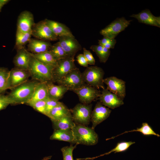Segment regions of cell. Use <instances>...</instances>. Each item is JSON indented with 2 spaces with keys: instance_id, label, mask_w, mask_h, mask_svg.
<instances>
[{
  "instance_id": "obj_1",
  "label": "cell",
  "mask_w": 160,
  "mask_h": 160,
  "mask_svg": "<svg viewBox=\"0 0 160 160\" xmlns=\"http://www.w3.org/2000/svg\"><path fill=\"white\" fill-rule=\"evenodd\" d=\"M39 82L28 80L11 89L7 95L11 104H26L31 99L35 89Z\"/></svg>"
},
{
  "instance_id": "obj_2",
  "label": "cell",
  "mask_w": 160,
  "mask_h": 160,
  "mask_svg": "<svg viewBox=\"0 0 160 160\" xmlns=\"http://www.w3.org/2000/svg\"><path fill=\"white\" fill-rule=\"evenodd\" d=\"M31 55L28 69L30 77L33 80L39 82H52V71L53 68L43 64Z\"/></svg>"
},
{
  "instance_id": "obj_3",
  "label": "cell",
  "mask_w": 160,
  "mask_h": 160,
  "mask_svg": "<svg viewBox=\"0 0 160 160\" xmlns=\"http://www.w3.org/2000/svg\"><path fill=\"white\" fill-rule=\"evenodd\" d=\"M72 129L73 135V143L92 145L96 144L98 142V135L92 128L76 124Z\"/></svg>"
},
{
  "instance_id": "obj_4",
  "label": "cell",
  "mask_w": 160,
  "mask_h": 160,
  "mask_svg": "<svg viewBox=\"0 0 160 160\" xmlns=\"http://www.w3.org/2000/svg\"><path fill=\"white\" fill-rule=\"evenodd\" d=\"M105 72L101 67L97 66L88 67L82 73L84 83L98 89H105L103 82Z\"/></svg>"
},
{
  "instance_id": "obj_5",
  "label": "cell",
  "mask_w": 160,
  "mask_h": 160,
  "mask_svg": "<svg viewBox=\"0 0 160 160\" xmlns=\"http://www.w3.org/2000/svg\"><path fill=\"white\" fill-rule=\"evenodd\" d=\"M74 57H67L57 61L56 65L52 71V82L58 83L67 74L77 68Z\"/></svg>"
},
{
  "instance_id": "obj_6",
  "label": "cell",
  "mask_w": 160,
  "mask_h": 160,
  "mask_svg": "<svg viewBox=\"0 0 160 160\" xmlns=\"http://www.w3.org/2000/svg\"><path fill=\"white\" fill-rule=\"evenodd\" d=\"M92 105L77 104L70 109L73 120L76 124L86 126L91 121Z\"/></svg>"
},
{
  "instance_id": "obj_7",
  "label": "cell",
  "mask_w": 160,
  "mask_h": 160,
  "mask_svg": "<svg viewBox=\"0 0 160 160\" xmlns=\"http://www.w3.org/2000/svg\"><path fill=\"white\" fill-rule=\"evenodd\" d=\"M57 83L66 87L68 90L72 91L85 84L82 79V73L77 67L69 72Z\"/></svg>"
},
{
  "instance_id": "obj_8",
  "label": "cell",
  "mask_w": 160,
  "mask_h": 160,
  "mask_svg": "<svg viewBox=\"0 0 160 160\" xmlns=\"http://www.w3.org/2000/svg\"><path fill=\"white\" fill-rule=\"evenodd\" d=\"M132 20H127L124 17L117 18L100 31L104 36L114 39L121 32L124 31L130 24Z\"/></svg>"
},
{
  "instance_id": "obj_9",
  "label": "cell",
  "mask_w": 160,
  "mask_h": 160,
  "mask_svg": "<svg viewBox=\"0 0 160 160\" xmlns=\"http://www.w3.org/2000/svg\"><path fill=\"white\" fill-rule=\"evenodd\" d=\"M31 31L32 36L38 39L49 41L58 39V37L53 32L44 20L35 23Z\"/></svg>"
},
{
  "instance_id": "obj_10",
  "label": "cell",
  "mask_w": 160,
  "mask_h": 160,
  "mask_svg": "<svg viewBox=\"0 0 160 160\" xmlns=\"http://www.w3.org/2000/svg\"><path fill=\"white\" fill-rule=\"evenodd\" d=\"M72 91L77 95L80 102L85 104H90L98 98L101 93L99 89L85 84Z\"/></svg>"
},
{
  "instance_id": "obj_11",
  "label": "cell",
  "mask_w": 160,
  "mask_h": 160,
  "mask_svg": "<svg viewBox=\"0 0 160 160\" xmlns=\"http://www.w3.org/2000/svg\"><path fill=\"white\" fill-rule=\"evenodd\" d=\"M103 82L107 89L123 100L126 95V82L114 76L104 79Z\"/></svg>"
},
{
  "instance_id": "obj_12",
  "label": "cell",
  "mask_w": 160,
  "mask_h": 160,
  "mask_svg": "<svg viewBox=\"0 0 160 160\" xmlns=\"http://www.w3.org/2000/svg\"><path fill=\"white\" fill-rule=\"evenodd\" d=\"M59 44L68 57H74L76 53L81 49V47L74 36L58 37Z\"/></svg>"
},
{
  "instance_id": "obj_13",
  "label": "cell",
  "mask_w": 160,
  "mask_h": 160,
  "mask_svg": "<svg viewBox=\"0 0 160 160\" xmlns=\"http://www.w3.org/2000/svg\"><path fill=\"white\" fill-rule=\"evenodd\" d=\"M30 77L27 70L15 68L9 71V89H11L28 80Z\"/></svg>"
},
{
  "instance_id": "obj_14",
  "label": "cell",
  "mask_w": 160,
  "mask_h": 160,
  "mask_svg": "<svg viewBox=\"0 0 160 160\" xmlns=\"http://www.w3.org/2000/svg\"><path fill=\"white\" fill-rule=\"evenodd\" d=\"M111 112V110L104 106L100 102H97L91 113L92 128L94 129L97 125L109 117Z\"/></svg>"
},
{
  "instance_id": "obj_15",
  "label": "cell",
  "mask_w": 160,
  "mask_h": 160,
  "mask_svg": "<svg viewBox=\"0 0 160 160\" xmlns=\"http://www.w3.org/2000/svg\"><path fill=\"white\" fill-rule=\"evenodd\" d=\"M98 98L103 105L112 109L119 107L124 104L123 100L107 89H103Z\"/></svg>"
},
{
  "instance_id": "obj_16",
  "label": "cell",
  "mask_w": 160,
  "mask_h": 160,
  "mask_svg": "<svg viewBox=\"0 0 160 160\" xmlns=\"http://www.w3.org/2000/svg\"><path fill=\"white\" fill-rule=\"evenodd\" d=\"M35 23L32 13L28 11H24L18 16L17 30L23 32H30Z\"/></svg>"
},
{
  "instance_id": "obj_17",
  "label": "cell",
  "mask_w": 160,
  "mask_h": 160,
  "mask_svg": "<svg viewBox=\"0 0 160 160\" xmlns=\"http://www.w3.org/2000/svg\"><path fill=\"white\" fill-rule=\"evenodd\" d=\"M31 57L30 52L25 47L17 50L13 61L15 68L28 70Z\"/></svg>"
},
{
  "instance_id": "obj_18",
  "label": "cell",
  "mask_w": 160,
  "mask_h": 160,
  "mask_svg": "<svg viewBox=\"0 0 160 160\" xmlns=\"http://www.w3.org/2000/svg\"><path fill=\"white\" fill-rule=\"evenodd\" d=\"M130 16L137 19L140 23L160 27V16H154L148 9L143 10L138 14H133Z\"/></svg>"
},
{
  "instance_id": "obj_19",
  "label": "cell",
  "mask_w": 160,
  "mask_h": 160,
  "mask_svg": "<svg viewBox=\"0 0 160 160\" xmlns=\"http://www.w3.org/2000/svg\"><path fill=\"white\" fill-rule=\"evenodd\" d=\"M52 45L49 41L31 39L28 43L27 50L33 54H39L49 51Z\"/></svg>"
},
{
  "instance_id": "obj_20",
  "label": "cell",
  "mask_w": 160,
  "mask_h": 160,
  "mask_svg": "<svg viewBox=\"0 0 160 160\" xmlns=\"http://www.w3.org/2000/svg\"><path fill=\"white\" fill-rule=\"evenodd\" d=\"M44 20L53 32L58 37L62 36H74L70 29L65 25L47 19Z\"/></svg>"
},
{
  "instance_id": "obj_21",
  "label": "cell",
  "mask_w": 160,
  "mask_h": 160,
  "mask_svg": "<svg viewBox=\"0 0 160 160\" xmlns=\"http://www.w3.org/2000/svg\"><path fill=\"white\" fill-rule=\"evenodd\" d=\"M47 86L48 98L51 99L59 101L68 91L64 86L55 85L51 81L47 82Z\"/></svg>"
},
{
  "instance_id": "obj_22",
  "label": "cell",
  "mask_w": 160,
  "mask_h": 160,
  "mask_svg": "<svg viewBox=\"0 0 160 160\" xmlns=\"http://www.w3.org/2000/svg\"><path fill=\"white\" fill-rule=\"evenodd\" d=\"M48 98L47 83L39 82L36 86L33 94L30 100L26 104H29Z\"/></svg>"
},
{
  "instance_id": "obj_23",
  "label": "cell",
  "mask_w": 160,
  "mask_h": 160,
  "mask_svg": "<svg viewBox=\"0 0 160 160\" xmlns=\"http://www.w3.org/2000/svg\"><path fill=\"white\" fill-rule=\"evenodd\" d=\"M71 114L70 110L61 102L53 108L47 116L51 119L52 122L57 121L63 117Z\"/></svg>"
},
{
  "instance_id": "obj_24",
  "label": "cell",
  "mask_w": 160,
  "mask_h": 160,
  "mask_svg": "<svg viewBox=\"0 0 160 160\" xmlns=\"http://www.w3.org/2000/svg\"><path fill=\"white\" fill-rule=\"evenodd\" d=\"M50 139L73 143V132L71 129H55L50 137Z\"/></svg>"
},
{
  "instance_id": "obj_25",
  "label": "cell",
  "mask_w": 160,
  "mask_h": 160,
  "mask_svg": "<svg viewBox=\"0 0 160 160\" xmlns=\"http://www.w3.org/2000/svg\"><path fill=\"white\" fill-rule=\"evenodd\" d=\"M30 53L32 56L47 65L54 68L57 64V61L49 51L37 54Z\"/></svg>"
},
{
  "instance_id": "obj_26",
  "label": "cell",
  "mask_w": 160,
  "mask_h": 160,
  "mask_svg": "<svg viewBox=\"0 0 160 160\" xmlns=\"http://www.w3.org/2000/svg\"><path fill=\"white\" fill-rule=\"evenodd\" d=\"M55 129H72L76 125L70 114L63 117L60 119L52 122Z\"/></svg>"
},
{
  "instance_id": "obj_27",
  "label": "cell",
  "mask_w": 160,
  "mask_h": 160,
  "mask_svg": "<svg viewBox=\"0 0 160 160\" xmlns=\"http://www.w3.org/2000/svg\"><path fill=\"white\" fill-rule=\"evenodd\" d=\"M31 31L23 32L17 30L16 34V41L15 47L17 50L25 47V46L31 39Z\"/></svg>"
},
{
  "instance_id": "obj_28",
  "label": "cell",
  "mask_w": 160,
  "mask_h": 160,
  "mask_svg": "<svg viewBox=\"0 0 160 160\" xmlns=\"http://www.w3.org/2000/svg\"><path fill=\"white\" fill-rule=\"evenodd\" d=\"M135 132H139L144 135H153L156 136L158 137H160V135L156 133L148 123L144 122L142 123V126L139 128H137L136 129H133L130 131H126L119 135L107 139L106 140L113 139L119 135H122L125 133Z\"/></svg>"
},
{
  "instance_id": "obj_29",
  "label": "cell",
  "mask_w": 160,
  "mask_h": 160,
  "mask_svg": "<svg viewBox=\"0 0 160 160\" xmlns=\"http://www.w3.org/2000/svg\"><path fill=\"white\" fill-rule=\"evenodd\" d=\"M135 142H122L118 143L114 148L111 150L110 151L103 154L101 155L92 158H88L83 159H78V160L81 159H93L96 158L103 156L105 155L109 154L110 153L114 152V153H116L124 152L127 150L132 145L135 143Z\"/></svg>"
},
{
  "instance_id": "obj_30",
  "label": "cell",
  "mask_w": 160,
  "mask_h": 160,
  "mask_svg": "<svg viewBox=\"0 0 160 160\" xmlns=\"http://www.w3.org/2000/svg\"><path fill=\"white\" fill-rule=\"evenodd\" d=\"M9 73L7 69L0 67V94L9 89Z\"/></svg>"
},
{
  "instance_id": "obj_31",
  "label": "cell",
  "mask_w": 160,
  "mask_h": 160,
  "mask_svg": "<svg viewBox=\"0 0 160 160\" xmlns=\"http://www.w3.org/2000/svg\"><path fill=\"white\" fill-rule=\"evenodd\" d=\"M49 51L57 61L68 57L58 42L52 45Z\"/></svg>"
},
{
  "instance_id": "obj_32",
  "label": "cell",
  "mask_w": 160,
  "mask_h": 160,
  "mask_svg": "<svg viewBox=\"0 0 160 160\" xmlns=\"http://www.w3.org/2000/svg\"><path fill=\"white\" fill-rule=\"evenodd\" d=\"M77 145L73 146L71 145L63 147L61 150L62 153L63 160H74L73 157V152L76 147Z\"/></svg>"
},
{
  "instance_id": "obj_33",
  "label": "cell",
  "mask_w": 160,
  "mask_h": 160,
  "mask_svg": "<svg viewBox=\"0 0 160 160\" xmlns=\"http://www.w3.org/2000/svg\"><path fill=\"white\" fill-rule=\"evenodd\" d=\"M46 100H43L34 102L28 105L38 112L46 115Z\"/></svg>"
},
{
  "instance_id": "obj_34",
  "label": "cell",
  "mask_w": 160,
  "mask_h": 160,
  "mask_svg": "<svg viewBox=\"0 0 160 160\" xmlns=\"http://www.w3.org/2000/svg\"><path fill=\"white\" fill-rule=\"evenodd\" d=\"M61 102L59 101L51 99L48 98L46 100V115L47 116L50 111L55 107Z\"/></svg>"
},
{
  "instance_id": "obj_35",
  "label": "cell",
  "mask_w": 160,
  "mask_h": 160,
  "mask_svg": "<svg viewBox=\"0 0 160 160\" xmlns=\"http://www.w3.org/2000/svg\"><path fill=\"white\" fill-rule=\"evenodd\" d=\"M9 104H11V103L7 95L0 94V111L6 108Z\"/></svg>"
},
{
  "instance_id": "obj_36",
  "label": "cell",
  "mask_w": 160,
  "mask_h": 160,
  "mask_svg": "<svg viewBox=\"0 0 160 160\" xmlns=\"http://www.w3.org/2000/svg\"><path fill=\"white\" fill-rule=\"evenodd\" d=\"M83 54L85 57L88 64L94 65L95 64V60L89 50L84 48Z\"/></svg>"
},
{
  "instance_id": "obj_37",
  "label": "cell",
  "mask_w": 160,
  "mask_h": 160,
  "mask_svg": "<svg viewBox=\"0 0 160 160\" xmlns=\"http://www.w3.org/2000/svg\"><path fill=\"white\" fill-rule=\"evenodd\" d=\"M103 47L100 44L92 45L90 49L95 52L98 57L99 60L102 57Z\"/></svg>"
},
{
  "instance_id": "obj_38",
  "label": "cell",
  "mask_w": 160,
  "mask_h": 160,
  "mask_svg": "<svg viewBox=\"0 0 160 160\" xmlns=\"http://www.w3.org/2000/svg\"><path fill=\"white\" fill-rule=\"evenodd\" d=\"M110 54V49L103 47L101 58L99 60L100 62L105 63L108 59Z\"/></svg>"
},
{
  "instance_id": "obj_39",
  "label": "cell",
  "mask_w": 160,
  "mask_h": 160,
  "mask_svg": "<svg viewBox=\"0 0 160 160\" xmlns=\"http://www.w3.org/2000/svg\"><path fill=\"white\" fill-rule=\"evenodd\" d=\"M78 63L81 66L87 67L88 64L87 60L83 54H80L76 57Z\"/></svg>"
},
{
  "instance_id": "obj_40",
  "label": "cell",
  "mask_w": 160,
  "mask_h": 160,
  "mask_svg": "<svg viewBox=\"0 0 160 160\" xmlns=\"http://www.w3.org/2000/svg\"><path fill=\"white\" fill-rule=\"evenodd\" d=\"M116 42V40L114 38L112 39L110 41L105 44L103 46L109 49H113Z\"/></svg>"
},
{
  "instance_id": "obj_41",
  "label": "cell",
  "mask_w": 160,
  "mask_h": 160,
  "mask_svg": "<svg viewBox=\"0 0 160 160\" xmlns=\"http://www.w3.org/2000/svg\"><path fill=\"white\" fill-rule=\"evenodd\" d=\"M112 39H110L106 36H104L102 39L98 40V43L99 44L103 46L105 44L110 41Z\"/></svg>"
},
{
  "instance_id": "obj_42",
  "label": "cell",
  "mask_w": 160,
  "mask_h": 160,
  "mask_svg": "<svg viewBox=\"0 0 160 160\" xmlns=\"http://www.w3.org/2000/svg\"><path fill=\"white\" fill-rule=\"evenodd\" d=\"M9 1L7 0H0V11L3 6Z\"/></svg>"
},
{
  "instance_id": "obj_43",
  "label": "cell",
  "mask_w": 160,
  "mask_h": 160,
  "mask_svg": "<svg viewBox=\"0 0 160 160\" xmlns=\"http://www.w3.org/2000/svg\"><path fill=\"white\" fill-rule=\"evenodd\" d=\"M51 156H50L45 157L42 160H48L51 158Z\"/></svg>"
}]
</instances>
